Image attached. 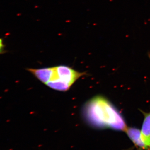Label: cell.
Here are the masks:
<instances>
[{"label": "cell", "mask_w": 150, "mask_h": 150, "mask_svg": "<svg viewBox=\"0 0 150 150\" xmlns=\"http://www.w3.org/2000/svg\"><path fill=\"white\" fill-rule=\"evenodd\" d=\"M87 123L96 128L125 131L126 123L121 114L106 98L96 96L86 103L82 110Z\"/></svg>", "instance_id": "6da1fadb"}, {"label": "cell", "mask_w": 150, "mask_h": 150, "mask_svg": "<svg viewBox=\"0 0 150 150\" xmlns=\"http://www.w3.org/2000/svg\"><path fill=\"white\" fill-rule=\"evenodd\" d=\"M27 70L48 87L63 92L69 90L79 79L86 75L64 65Z\"/></svg>", "instance_id": "7a4b0ae2"}, {"label": "cell", "mask_w": 150, "mask_h": 150, "mask_svg": "<svg viewBox=\"0 0 150 150\" xmlns=\"http://www.w3.org/2000/svg\"><path fill=\"white\" fill-rule=\"evenodd\" d=\"M125 131L129 138L137 146L144 149H148V147L142 139L141 131L139 129L134 128H127Z\"/></svg>", "instance_id": "3957f363"}, {"label": "cell", "mask_w": 150, "mask_h": 150, "mask_svg": "<svg viewBox=\"0 0 150 150\" xmlns=\"http://www.w3.org/2000/svg\"><path fill=\"white\" fill-rule=\"evenodd\" d=\"M141 134L143 141L149 147L150 144V112L145 114Z\"/></svg>", "instance_id": "277c9868"}, {"label": "cell", "mask_w": 150, "mask_h": 150, "mask_svg": "<svg viewBox=\"0 0 150 150\" xmlns=\"http://www.w3.org/2000/svg\"><path fill=\"white\" fill-rule=\"evenodd\" d=\"M4 45L3 43V40L1 38H0V54L4 53Z\"/></svg>", "instance_id": "5b68a950"}, {"label": "cell", "mask_w": 150, "mask_h": 150, "mask_svg": "<svg viewBox=\"0 0 150 150\" xmlns=\"http://www.w3.org/2000/svg\"><path fill=\"white\" fill-rule=\"evenodd\" d=\"M149 58H150V54H149Z\"/></svg>", "instance_id": "8992f818"}, {"label": "cell", "mask_w": 150, "mask_h": 150, "mask_svg": "<svg viewBox=\"0 0 150 150\" xmlns=\"http://www.w3.org/2000/svg\"><path fill=\"white\" fill-rule=\"evenodd\" d=\"M149 147H150V144L149 146Z\"/></svg>", "instance_id": "52a82bcc"}]
</instances>
